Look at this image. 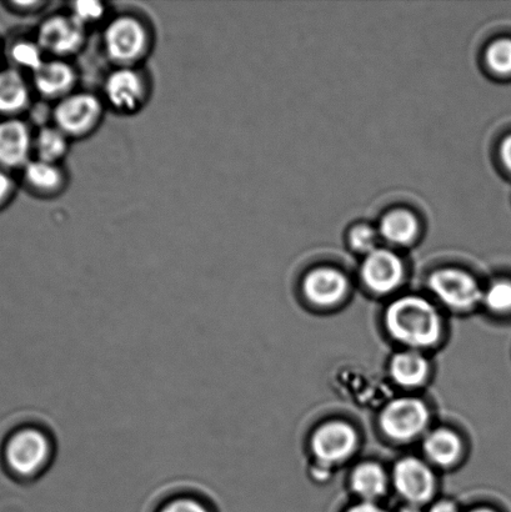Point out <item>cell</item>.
<instances>
[{"label":"cell","instance_id":"6da1fadb","mask_svg":"<svg viewBox=\"0 0 511 512\" xmlns=\"http://www.w3.org/2000/svg\"><path fill=\"white\" fill-rule=\"evenodd\" d=\"M57 445L52 433L39 424L19 426L3 445V464L22 483L39 480L52 466Z\"/></svg>","mask_w":511,"mask_h":512},{"label":"cell","instance_id":"7a4b0ae2","mask_svg":"<svg viewBox=\"0 0 511 512\" xmlns=\"http://www.w3.org/2000/svg\"><path fill=\"white\" fill-rule=\"evenodd\" d=\"M385 324L395 340L414 349L429 348L442 334L437 309L418 296L395 300L385 314Z\"/></svg>","mask_w":511,"mask_h":512},{"label":"cell","instance_id":"3957f363","mask_svg":"<svg viewBox=\"0 0 511 512\" xmlns=\"http://www.w3.org/2000/svg\"><path fill=\"white\" fill-rule=\"evenodd\" d=\"M102 44L115 67H140L152 53L153 29L137 14L120 13L105 24Z\"/></svg>","mask_w":511,"mask_h":512},{"label":"cell","instance_id":"277c9868","mask_svg":"<svg viewBox=\"0 0 511 512\" xmlns=\"http://www.w3.org/2000/svg\"><path fill=\"white\" fill-rule=\"evenodd\" d=\"M105 108L103 99L98 95L75 90L54 104L53 125L70 140L88 138L102 124Z\"/></svg>","mask_w":511,"mask_h":512},{"label":"cell","instance_id":"5b68a950","mask_svg":"<svg viewBox=\"0 0 511 512\" xmlns=\"http://www.w3.org/2000/svg\"><path fill=\"white\" fill-rule=\"evenodd\" d=\"M150 80L140 67H115L104 79L105 107L120 115L142 112L150 99Z\"/></svg>","mask_w":511,"mask_h":512},{"label":"cell","instance_id":"8992f818","mask_svg":"<svg viewBox=\"0 0 511 512\" xmlns=\"http://www.w3.org/2000/svg\"><path fill=\"white\" fill-rule=\"evenodd\" d=\"M35 39L49 58L69 60L82 52L88 29L67 13H55L40 23Z\"/></svg>","mask_w":511,"mask_h":512},{"label":"cell","instance_id":"52a82bcc","mask_svg":"<svg viewBox=\"0 0 511 512\" xmlns=\"http://www.w3.org/2000/svg\"><path fill=\"white\" fill-rule=\"evenodd\" d=\"M429 423V411L422 401L403 398L392 401L380 416L385 434L394 440L408 441L422 434Z\"/></svg>","mask_w":511,"mask_h":512},{"label":"cell","instance_id":"ba28073f","mask_svg":"<svg viewBox=\"0 0 511 512\" xmlns=\"http://www.w3.org/2000/svg\"><path fill=\"white\" fill-rule=\"evenodd\" d=\"M429 286L442 303L455 310L472 309L483 301L477 281L462 270H439L430 276Z\"/></svg>","mask_w":511,"mask_h":512},{"label":"cell","instance_id":"9c48e42d","mask_svg":"<svg viewBox=\"0 0 511 512\" xmlns=\"http://www.w3.org/2000/svg\"><path fill=\"white\" fill-rule=\"evenodd\" d=\"M78 84L77 69L69 60L47 58L32 74V88L40 98L57 103L75 92Z\"/></svg>","mask_w":511,"mask_h":512},{"label":"cell","instance_id":"30bf717a","mask_svg":"<svg viewBox=\"0 0 511 512\" xmlns=\"http://www.w3.org/2000/svg\"><path fill=\"white\" fill-rule=\"evenodd\" d=\"M358 436L352 426L342 421H332L315 431L312 448L320 463L332 465L353 454Z\"/></svg>","mask_w":511,"mask_h":512},{"label":"cell","instance_id":"8fae6325","mask_svg":"<svg viewBox=\"0 0 511 512\" xmlns=\"http://www.w3.org/2000/svg\"><path fill=\"white\" fill-rule=\"evenodd\" d=\"M34 134L27 123L9 118L0 123V167L24 168L32 160Z\"/></svg>","mask_w":511,"mask_h":512},{"label":"cell","instance_id":"7c38bea8","mask_svg":"<svg viewBox=\"0 0 511 512\" xmlns=\"http://www.w3.org/2000/svg\"><path fill=\"white\" fill-rule=\"evenodd\" d=\"M395 489L409 504L420 505L432 498L434 476L427 465L415 458H405L395 465Z\"/></svg>","mask_w":511,"mask_h":512},{"label":"cell","instance_id":"4fadbf2b","mask_svg":"<svg viewBox=\"0 0 511 512\" xmlns=\"http://www.w3.org/2000/svg\"><path fill=\"white\" fill-rule=\"evenodd\" d=\"M362 275L365 284L375 293H390L402 281V261L397 255L388 252V250H374L364 261Z\"/></svg>","mask_w":511,"mask_h":512},{"label":"cell","instance_id":"5bb4252c","mask_svg":"<svg viewBox=\"0 0 511 512\" xmlns=\"http://www.w3.org/2000/svg\"><path fill=\"white\" fill-rule=\"evenodd\" d=\"M23 179L27 188L40 198H55L68 185V174L62 164L43 162L33 158L23 168Z\"/></svg>","mask_w":511,"mask_h":512},{"label":"cell","instance_id":"9a60e30c","mask_svg":"<svg viewBox=\"0 0 511 512\" xmlns=\"http://www.w3.org/2000/svg\"><path fill=\"white\" fill-rule=\"evenodd\" d=\"M348 281L338 270L322 268L312 271L304 280V293L312 303L330 306L339 303L347 293Z\"/></svg>","mask_w":511,"mask_h":512},{"label":"cell","instance_id":"2e32d148","mask_svg":"<svg viewBox=\"0 0 511 512\" xmlns=\"http://www.w3.org/2000/svg\"><path fill=\"white\" fill-rule=\"evenodd\" d=\"M32 89V84L18 70H0V114L14 117L28 109Z\"/></svg>","mask_w":511,"mask_h":512},{"label":"cell","instance_id":"e0dca14e","mask_svg":"<svg viewBox=\"0 0 511 512\" xmlns=\"http://www.w3.org/2000/svg\"><path fill=\"white\" fill-rule=\"evenodd\" d=\"M429 374L427 359L418 351H403L394 356L390 363V375L395 383L404 388H415L422 385Z\"/></svg>","mask_w":511,"mask_h":512},{"label":"cell","instance_id":"ac0fdd59","mask_svg":"<svg viewBox=\"0 0 511 512\" xmlns=\"http://www.w3.org/2000/svg\"><path fill=\"white\" fill-rule=\"evenodd\" d=\"M70 140L55 125H44L34 134L33 154L43 162L62 164L70 149Z\"/></svg>","mask_w":511,"mask_h":512},{"label":"cell","instance_id":"d6986e66","mask_svg":"<svg viewBox=\"0 0 511 512\" xmlns=\"http://www.w3.org/2000/svg\"><path fill=\"white\" fill-rule=\"evenodd\" d=\"M424 451L433 463L449 466L455 463L462 453V443L453 431L438 429L424 440Z\"/></svg>","mask_w":511,"mask_h":512},{"label":"cell","instance_id":"ffe728a7","mask_svg":"<svg viewBox=\"0 0 511 512\" xmlns=\"http://www.w3.org/2000/svg\"><path fill=\"white\" fill-rule=\"evenodd\" d=\"M352 488L360 498L367 503H373L387 491V476L377 464L359 465L352 475Z\"/></svg>","mask_w":511,"mask_h":512},{"label":"cell","instance_id":"44dd1931","mask_svg":"<svg viewBox=\"0 0 511 512\" xmlns=\"http://www.w3.org/2000/svg\"><path fill=\"white\" fill-rule=\"evenodd\" d=\"M418 230L417 219L404 210L389 213L380 227V232L388 242L400 245L412 243Z\"/></svg>","mask_w":511,"mask_h":512},{"label":"cell","instance_id":"7402d4cb","mask_svg":"<svg viewBox=\"0 0 511 512\" xmlns=\"http://www.w3.org/2000/svg\"><path fill=\"white\" fill-rule=\"evenodd\" d=\"M9 58L15 70L20 73L29 72L32 75L44 63L47 55L40 48L37 39H19L10 47Z\"/></svg>","mask_w":511,"mask_h":512},{"label":"cell","instance_id":"603a6c76","mask_svg":"<svg viewBox=\"0 0 511 512\" xmlns=\"http://www.w3.org/2000/svg\"><path fill=\"white\" fill-rule=\"evenodd\" d=\"M154 512H217V509L207 496L183 490L165 498Z\"/></svg>","mask_w":511,"mask_h":512},{"label":"cell","instance_id":"cb8c5ba5","mask_svg":"<svg viewBox=\"0 0 511 512\" xmlns=\"http://www.w3.org/2000/svg\"><path fill=\"white\" fill-rule=\"evenodd\" d=\"M68 13L89 29L108 18V5L97 0H78L69 5Z\"/></svg>","mask_w":511,"mask_h":512},{"label":"cell","instance_id":"d4e9b609","mask_svg":"<svg viewBox=\"0 0 511 512\" xmlns=\"http://www.w3.org/2000/svg\"><path fill=\"white\" fill-rule=\"evenodd\" d=\"M483 301L495 313H509L511 311V281H495L483 294Z\"/></svg>","mask_w":511,"mask_h":512},{"label":"cell","instance_id":"484cf974","mask_svg":"<svg viewBox=\"0 0 511 512\" xmlns=\"http://www.w3.org/2000/svg\"><path fill=\"white\" fill-rule=\"evenodd\" d=\"M487 62L495 73L511 74V39H500L490 45L487 52Z\"/></svg>","mask_w":511,"mask_h":512},{"label":"cell","instance_id":"4316f807","mask_svg":"<svg viewBox=\"0 0 511 512\" xmlns=\"http://www.w3.org/2000/svg\"><path fill=\"white\" fill-rule=\"evenodd\" d=\"M350 244L360 253H373L377 250V234L368 227H357L350 233Z\"/></svg>","mask_w":511,"mask_h":512},{"label":"cell","instance_id":"83f0119b","mask_svg":"<svg viewBox=\"0 0 511 512\" xmlns=\"http://www.w3.org/2000/svg\"><path fill=\"white\" fill-rule=\"evenodd\" d=\"M14 182L7 170L0 168V207L8 202L14 193Z\"/></svg>","mask_w":511,"mask_h":512},{"label":"cell","instance_id":"f1b7e54d","mask_svg":"<svg viewBox=\"0 0 511 512\" xmlns=\"http://www.w3.org/2000/svg\"><path fill=\"white\" fill-rule=\"evenodd\" d=\"M47 2H37V0H32V2H14L13 7L15 9L20 10V12L25 13H35L40 12V9L47 7Z\"/></svg>","mask_w":511,"mask_h":512},{"label":"cell","instance_id":"f546056e","mask_svg":"<svg viewBox=\"0 0 511 512\" xmlns=\"http://www.w3.org/2000/svg\"><path fill=\"white\" fill-rule=\"evenodd\" d=\"M500 154H502V159L505 167L511 173V135L507 139L504 140L502 144V150H500Z\"/></svg>","mask_w":511,"mask_h":512},{"label":"cell","instance_id":"4dcf8cb0","mask_svg":"<svg viewBox=\"0 0 511 512\" xmlns=\"http://www.w3.org/2000/svg\"><path fill=\"white\" fill-rule=\"evenodd\" d=\"M347 512H388L385 511L382 508H379L378 505H375L374 503H367V501H364L362 504H358L353 506V508H350Z\"/></svg>","mask_w":511,"mask_h":512},{"label":"cell","instance_id":"1f68e13d","mask_svg":"<svg viewBox=\"0 0 511 512\" xmlns=\"http://www.w3.org/2000/svg\"><path fill=\"white\" fill-rule=\"evenodd\" d=\"M429 512H459V510L452 501L444 500L434 504Z\"/></svg>","mask_w":511,"mask_h":512},{"label":"cell","instance_id":"d6a6232c","mask_svg":"<svg viewBox=\"0 0 511 512\" xmlns=\"http://www.w3.org/2000/svg\"><path fill=\"white\" fill-rule=\"evenodd\" d=\"M399 512H423L420 510L418 505L408 504L404 508L400 509Z\"/></svg>","mask_w":511,"mask_h":512},{"label":"cell","instance_id":"836d02e7","mask_svg":"<svg viewBox=\"0 0 511 512\" xmlns=\"http://www.w3.org/2000/svg\"><path fill=\"white\" fill-rule=\"evenodd\" d=\"M470 512H495V511L489 510V509H477V510H473V511H470Z\"/></svg>","mask_w":511,"mask_h":512}]
</instances>
